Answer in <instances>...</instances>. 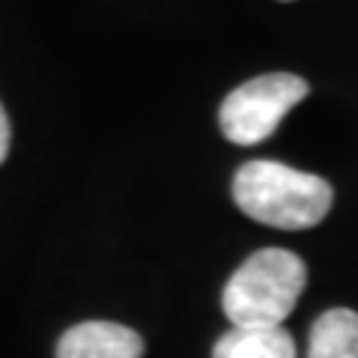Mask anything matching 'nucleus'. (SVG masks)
Segmentation results:
<instances>
[{
    "mask_svg": "<svg viewBox=\"0 0 358 358\" xmlns=\"http://www.w3.org/2000/svg\"><path fill=\"white\" fill-rule=\"evenodd\" d=\"M233 200L248 218L278 230H308L329 215L331 185L281 162H245L233 176Z\"/></svg>",
    "mask_w": 358,
    "mask_h": 358,
    "instance_id": "obj_1",
    "label": "nucleus"
},
{
    "mask_svg": "<svg viewBox=\"0 0 358 358\" xmlns=\"http://www.w3.org/2000/svg\"><path fill=\"white\" fill-rule=\"evenodd\" d=\"M308 284V266L287 248L254 251L221 293L233 329H281Z\"/></svg>",
    "mask_w": 358,
    "mask_h": 358,
    "instance_id": "obj_2",
    "label": "nucleus"
},
{
    "mask_svg": "<svg viewBox=\"0 0 358 358\" xmlns=\"http://www.w3.org/2000/svg\"><path fill=\"white\" fill-rule=\"evenodd\" d=\"M9 141H13V129H9V117H6L3 105H0V164H3L9 155Z\"/></svg>",
    "mask_w": 358,
    "mask_h": 358,
    "instance_id": "obj_7",
    "label": "nucleus"
},
{
    "mask_svg": "<svg viewBox=\"0 0 358 358\" xmlns=\"http://www.w3.org/2000/svg\"><path fill=\"white\" fill-rule=\"evenodd\" d=\"M308 358H358V313L350 308L320 313L308 334Z\"/></svg>",
    "mask_w": 358,
    "mask_h": 358,
    "instance_id": "obj_5",
    "label": "nucleus"
},
{
    "mask_svg": "<svg viewBox=\"0 0 358 358\" xmlns=\"http://www.w3.org/2000/svg\"><path fill=\"white\" fill-rule=\"evenodd\" d=\"M308 93L310 87L305 78L289 72H268L251 78L221 102L218 126L227 141L239 143V147H254V143L272 138L281 120Z\"/></svg>",
    "mask_w": 358,
    "mask_h": 358,
    "instance_id": "obj_3",
    "label": "nucleus"
},
{
    "mask_svg": "<svg viewBox=\"0 0 358 358\" xmlns=\"http://www.w3.org/2000/svg\"><path fill=\"white\" fill-rule=\"evenodd\" d=\"M212 358H296V341L284 329H230Z\"/></svg>",
    "mask_w": 358,
    "mask_h": 358,
    "instance_id": "obj_6",
    "label": "nucleus"
},
{
    "mask_svg": "<svg viewBox=\"0 0 358 358\" xmlns=\"http://www.w3.org/2000/svg\"><path fill=\"white\" fill-rule=\"evenodd\" d=\"M143 338L105 320L78 322L57 341V358H143Z\"/></svg>",
    "mask_w": 358,
    "mask_h": 358,
    "instance_id": "obj_4",
    "label": "nucleus"
}]
</instances>
